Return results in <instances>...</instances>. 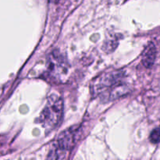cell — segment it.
<instances>
[{
	"label": "cell",
	"instance_id": "6da1fadb",
	"mask_svg": "<svg viewBox=\"0 0 160 160\" xmlns=\"http://www.w3.org/2000/svg\"><path fill=\"white\" fill-rule=\"evenodd\" d=\"M122 70H114L97 77L92 84V94L105 102L112 101L123 96L130 92Z\"/></svg>",
	"mask_w": 160,
	"mask_h": 160
},
{
	"label": "cell",
	"instance_id": "7a4b0ae2",
	"mask_svg": "<svg viewBox=\"0 0 160 160\" xmlns=\"http://www.w3.org/2000/svg\"><path fill=\"white\" fill-rule=\"evenodd\" d=\"M62 112L63 102L62 98L57 95H50L39 117L42 126L49 131L57 128L62 120Z\"/></svg>",
	"mask_w": 160,
	"mask_h": 160
},
{
	"label": "cell",
	"instance_id": "3957f363",
	"mask_svg": "<svg viewBox=\"0 0 160 160\" xmlns=\"http://www.w3.org/2000/svg\"><path fill=\"white\" fill-rule=\"evenodd\" d=\"M69 65L67 59L58 50L52 52L47 59V70L52 79L61 81L68 73Z\"/></svg>",
	"mask_w": 160,
	"mask_h": 160
},
{
	"label": "cell",
	"instance_id": "277c9868",
	"mask_svg": "<svg viewBox=\"0 0 160 160\" xmlns=\"http://www.w3.org/2000/svg\"><path fill=\"white\" fill-rule=\"evenodd\" d=\"M77 132H78L77 127H72L69 129L65 130L59 136V138H58L56 143L59 147H61L62 149L66 150V151L70 150L75 145Z\"/></svg>",
	"mask_w": 160,
	"mask_h": 160
},
{
	"label": "cell",
	"instance_id": "5b68a950",
	"mask_svg": "<svg viewBox=\"0 0 160 160\" xmlns=\"http://www.w3.org/2000/svg\"><path fill=\"white\" fill-rule=\"evenodd\" d=\"M156 57V48L153 43H149L142 53V61L143 65L147 68H150L153 65Z\"/></svg>",
	"mask_w": 160,
	"mask_h": 160
},
{
	"label": "cell",
	"instance_id": "8992f818",
	"mask_svg": "<svg viewBox=\"0 0 160 160\" xmlns=\"http://www.w3.org/2000/svg\"><path fill=\"white\" fill-rule=\"evenodd\" d=\"M67 152L59 147L57 143H56V145L50 150L47 160H63Z\"/></svg>",
	"mask_w": 160,
	"mask_h": 160
},
{
	"label": "cell",
	"instance_id": "52a82bcc",
	"mask_svg": "<svg viewBox=\"0 0 160 160\" xmlns=\"http://www.w3.org/2000/svg\"><path fill=\"white\" fill-rule=\"evenodd\" d=\"M150 141L152 143L157 144L160 142V127L155 128L150 134Z\"/></svg>",
	"mask_w": 160,
	"mask_h": 160
},
{
	"label": "cell",
	"instance_id": "ba28073f",
	"mask_svg": "<svg viewBox=\"0 0 160 160\" xmlns=\"http://www.w3.org/2000/svg\"><path fill=\"white\" fill-rule=\"evenodd\" d=\"M49 1L52 3H57L59 0H49Z\"/></svg>",
	"mask_w": 160,
	"mask_h": 160
}]
</instances>
